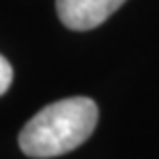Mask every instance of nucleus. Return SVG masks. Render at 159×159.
I'll return each mask as SVG.
<instances>
[{
    "label": "nucleus",
    "instance_id": "7ed1b4c3",
    "mask_svg": "<svg viewBox=\"0 0 159 159\" xmlns=\"http://www.w3.org/2000/svg\"><path fill=\"white\" fill-rule=\"evenodd\" d=\"M12 83V66L8 64V60L4 56H0V95H4L8 91Z\"/></svg>",
    "mask_w": 159,
    "mask_h": 159
},
{
    "label": "nucleus",
    "instance_id": "f257e3e1",
    "mask_svg": "<svg viewBox=\"0 0 159 159\" xmlns=\"http://www.w3.org/2000/svg\"><path fill=\"white\" fill-rule=\"evenodd\" d=\"M97 106L89 97H68L50 103L19 134V147L29 157H58L87 141L97 124Z\"/></svg>",
    "mask_w": 159,
    "mask_h": 159
},
{
    "label": "nucleus",
    "instance_id": "f03ea898",
    "mask_svg": "<svg viewBox=\"0 0 159 159\" xmlns=\"http://www.w3.org/2000/svg\"><path fill=\"white\" fill-rule=\"evenodd\" d=\"M126 0H56L60 21L72 31H89L112 17Z\"/></svg>",
    "mask_w": 159,
    "mask_h": 159
}]
</instances>
